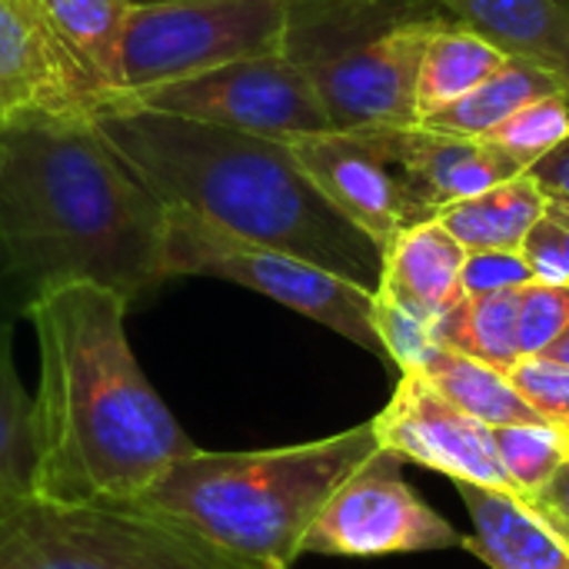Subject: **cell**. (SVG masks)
Wrapping results in <instances>:
<instances>
[{
	"label": "cell",
	"instance_id": "1",
	"mask_svg": "<svg viewBox=\"0 0 569 569\" xmlns=\"http://www.w3.org/2000/svg\"><path fill=\"white\" fill-rule=\"evenodd\" d=\"M130 307L97 283L50 287L23 303L40 350L37 497L133 503L173 460L197 450L130 347Z\"/></svg>",
	"mask_w": 569,
	"mask_h": 569
},
{
	"label": "cell",
	"instance_id": "2",
	"mask_svg": "<svg viewBox=\"0 0 569 569\" xmlns=\"http://www.w3.org/2000/svg\"><path fill=\"white\" fill-rule=\"evenodd\" d=\"M163 223L167 207L93 120L0 127V270L23 303L63 283L137 303L167 283Z\"/></svg>",
	"mask_w": 569,
	"mask_h": 569
},
{
	"label": "cell",
	"instance_id": "3",
	"mask_svg": "<svg viewBox=\"0 0 569 569\" xmlns=\"http://www.w3.org/2000/svg\"><path fill=\"white\" fill-rule=\"evenodd\" d=\"M90 120L163 207L190 210L377 293L383 247L320 193L287 140L127 103Z\"/></svg>",
	"mask_w": 569,
	"mask_h": 569
},
{
	"label": "cell",
	"instance_id": "4",
	"mask_svg": "<svg viewBox=\"0 0 569 569\" xmlns=\"http://www.w3.org/2000/svg\"><path fill=\"white\" fill-rule=\"evenodd\" d=\"M373 423L247 453L190 450L137 500L220 550L270 569L303 557V537L330 493L377 450Z\"/></svg>",
	"mask_w": 569,
	"mask_h": 569
},
{
	"label": "cell",
	"instance_id": "5",
	"mask_svg": "<svg viewBox=\"0 0 569 569\" xmlns=\"http://www.w3.org/2000/svg\"><path fill=\"white\" fill-rule=\"evenodd\" d=\"M0 569H270L240 560L143 503H0Z\"/></svg>",
	"mask_w": 569,
	"mask_h": 569
},
{
	"label": "cell",
	"instance_id": "6",
	"mask_svg": "<svg viewBox=\"0 0 569 569\" xmlns=\"http://www.w3.org/2000/svg\"><path fill=\"white\" fill-rule=\"evenodd\" d=\"M163 273L173 277H210L263 293L287 310L340 333L360 350L387 360L373 327V293L353 280L330 273L293 253L243 240L220 230L217 223L167 207L163 223Z\"/></svg>",
	"mask_w": 569,
	"mask_h": 569
},
{
	"label": "cell",
	"instance_id": "7",
	"mask_svg": "<svg viewBox=\"0 0 569 569\" xmlns=\"http://www.w3.org/2000/svg\"><path fill=\"white\" fill-rule=\"evenodd\" d=\"M287 17L290 0L133 3L123 37V93L180 80L240 57L280 53Z\"/></svg>",
	"mask_w": 569,
	"mask_h": 569
},
{
	"label": "cell",
	"instance_id": "8",
	"mask_svg": "<svg viewBox=\"0 0 569 569\" xmlns=\"http://www.w3.org/2000/svg\"><path fill=\"white\" fill-rule=\"evenodd\" d=\"M117 103L273 140L333 130L310 73L287 53L240 57L180 80L130 90L117 97L110 107Z\"/></svg>",
	"mask_w": 569,
	"mask_h": 569
},
{
	"label": "cell",
	"instance_id": "9",
	"mask_svg": "<svg viewBox=\"0 0 569 569\" xmlns=\"http://www.w3.org/2000/svg\"><path fill=\"white\" fill-rule=\"evenodd\" d=\"M450 527L403 480V460L377 447L320 507L303 537V553L320 557H393L463 547Z\"/></svg>",
	"mask_w": 569,
	"mask_h": 569
},
{
	"label": "cell",
	"instance_id": "10",
	"mask_svg": "<svg viewBox=\"0 0 569 569\" xmlns=\"http://www.w3.org/2000/svg\"><path fill=\"white\" fill-rule=\"evenodd\" d=\"M370 423L377 443L397 453L403 463L410 460L417 467L450 477L453 483L483 487L520 503L500 463L493 427L450 403L420 370L400 373L390 403Z\"/></svg>",
	"mask_w": 569,
	"mask_h": 569
},
{
	"label": "cell",
	"instance_id": "11",
	"mask_svg": "<svg viewBox=\"0 0 569 569\" xmlns=\"http://www.w3.org/2000/svg\"><path fill=\"white\" fill-rule=\"evenodd\" d=\"M450 23L443 10L413 17L333 60L307 67L333 130L417 123V73L430 37Z\"/></svg>",
	"mask_w": 569,
	"mask_h": 569
},
{
	"label": "cell",
	"instance_id": "12",
	"mask_svg": "<svg viewBox=\"0 0 569 569\" xmlns=\"http://www.w3.org/2000/svg\"><path fill=\"white\" fill-rule=\"evenodd\" d=\"M287 143L320 193L380 247L400 230L430 220L393 163H387L360 130H323Z\"/></svg>",
	"mask_w": 569,
	"mask_h": 569
},
{
	"label": "cell",
	"instance_id": "13",
	"mask_svg": "<svg viewBox=\"0 0 569 569\" xmlns=\"http://www.w3.org/2000/svg\"><path fill=\"white\" fill-rule=\"evenodd\" d=\"M357 130L387 163H393L430 220L457 200L477 197L503 180L527 173L490 137H457L423 123Z\"/></svg>",
	"mask_w": 569,
	"mask_h": 569
},
{
	"label": "cell",
	"instance_id": "14",
	"mask_svg": "<svg viewBox=\"0 0 569 569\" xmlns=\"http://www.w3.org/2000/svg\"><path fill=\"white\" fill-rule=\"evenodd\" d=\"M90 120L40 0H0V127Z\"/></svg>",
	"mask_w": 569,
	"mask_h": 569
},
{
	"label": "cell",
	"instance_id": "15",
	"mask_svg": "<svg viewBox=\"0 0 569 569\" xmlns=\"http://www.w3.org/2000/svg\"><path fill=\"white\" fill-rule=\"evenodd\" d=\"M47 27L70 63L90 117L123 93V37L133 0H40Z\"/></svg>",
	"mask_w": 569,
	"mask_h": 569
},
{
	"label": "cell",
	"instance_id": "16",
	"mask_svg": "<svg viewBox=\"0 0 569 569\" xmlns=\"http://www.w3.org/2000/svg\"><path fill=\"white\" fill-rule=\"evenodd\" d=\"M463 260L467 250L440 220L413 223L383 247V273L377 293L437 323L463 300Z\"/></svg>",
	"mask_w": 569,
	"mask_h": 569
},
{
	"label": "cell",
	"instance_id": "17",
	"mask_svg": "<svg viewBox=\"0 0 569 569\" xmlns=\"http://www.w3.org/2000/svg\"><path fill=\"white\" fill-rule=\"evenodd\" d=\"M427 13H437L430 0H290L280 53L307 70Z\"/></svg>",
	"mask_w": 569,
	"mask_h": 569
},
{
	"label": "cell",
	"instance_id": "18",
	"mask_svg": "<svg viewBox=\"0 0 569 569\" xmlns=\"http://www.w3.org/2000/svg\"><path fill=\"white\" fill-rule=\"evenodd\" d=\"M507 57L557 73L569 100V0H430Z\"/></svg>",
	"mask_w": 569,
	"mask_h": 569
},
{
	"label": "cell",
	"instance_id": "19",
	"mask_svg": "<svg viewBox=\"0 0 569 569\" xmlns=\"http://www.w3.org/2000/svg\"><path fill=\"white\" fill-rule=\"evenodd\" d=\"M473 520V537L463 550L493 569H569V550L517 500L483 487L457 483Z\"/></svg>",
	"mask_w": 569,
	"mask_h": 569
},
{
	"label": "cell",
	"instance_id": "20",
	"mask_svg": "<svg viewBox=\"0 0 569 569\" xmlns=\"http://www.w3.org/2000/svg\"><path fill=\"white\" fill-rule=\"evenodd\" d=\"M547 203H550V193L527 170L477 197L443 207L433 220H440L467 253L523 250V240L547 213Z\"/></svg>",
	"mask_w": 569,
	"mask_h": 569
},
{
	"label": "cell",
	"instance_id": "21",
	"mask_svg": "<svg viewBox=\"0 0 569 569\" xmlns=\"http://www.w3.org/2000/svg\"><path fill=\"white\" fill-rule=\"evenodd\" d=\"M567 93L563 80L530 60L507 57V63L490 73L480 87H473L457 103L423 117L420 123L440 133L457 137H490L500 123H507L517 110H523L533 100Z\"/></svg>",
	"mask_w": 569,
	"mask_h": 569
},
{
	"label": "cell",
	"instance_id": "22",
	"mask_svg": "<svg viewBox=\"0 0 569 569\" xmlns=\"http://www.w3.org/2000/svg\"><path fill=\"white\" fill-rule=\"evenodd\" d=\"M507 63V53L480 37L477 30L450 20L443 23L420 60L417 73V123L460 97H467L473 87H480L490 73H497Z\"/></svg>",
	"mask_w": 569,
	"mask_h": 569
},
{
	"label": "cell",
	"instance_id": "23",
	"mask_svg": "<svg viewBox=\"0 0 569 569\" xmlns=\"http://www.w3.org/2000/svg\"><path fill=\"white\" fill-rule=\"evenodd\" d=\"M437 343L473 357L500 373H510L520 360V290L463 297L450 313L437 320Z\"/></svg>",
	"mask_w": 569,
	"mask_h": 569
},
{
	"label": "cell",
	"instance_id": "24",
	"mask_svg": "<svg viewBox=\"0 0 569 569\" xmlns=\"http://www.w3.org/2000/svg\"><path fill=\"white\" fill-rule=\"evenodd\" d=\"M450 403L463 413L477 417L487 427H513V423H547L510 383L507 373L463 357L457 350H437L420 370Z\"/></svg>",
	"mask_w": 569,
	"mask_h": 569
},
{
	"label": "cell",
	"instance_id": "25",
	"mask_svg": "<svg viewBox=\"0 0 569 569\" xmlns=\"http://www.w3.org/2000/svg\"><path fill=\"white\" fill-rule=\"evenodd\" d=\"M33 397L13 363V323L0 317V503L33 493Z\"/></svg>",
	"mask_w": 569,
	"mask_h": 569
},
{
	"label": "cell",
	"instance_id": "26",
	"mask_svg": "<svg viewBox=\"0 0 569 569\" xmlns=\"http://www.w3.org/2000/svg\"><path fill=\"white\" fill-rule=\"evenodd\" d=\"M493 443L520 507H527L569 460V433L553 423L493 427Z\"/></svg>",
	"mask_w": 569,
	"mask_h": 569
},
{
	"label": "cell",
	"instance_id": "27",
	"mask_svg": "<svg viewBox=\"0 0 569 569\" xmlns=\"http://www.w3.org/2000/svg\"><path fill=\"white\" fill-rule=\"evenodd\" d=\"M490 140L510 153L523 170L540 163L547 153L563 147L569 140V100L567 93H553L543 100L527 103L507 123H500Z\"/></svg>",
	"mask_w": 569,
	"mask_h": 569
},
{
	"label": "cell",
	"instance_id": "28",
	"mask_svg": "<svg viewBox=\"0 0 569 569\" xmlns=\"http://www.w3.org/2000/svg\"><path fill=\"white\" fill-rule=\"evenodd\" d=\"M373 327H377L380 347L387 353V363H393L400 373L423 370L427 360L440 350L437 323L393 303L383 293H373Z\"/></svg>",
	"mask_w": 569,
	"mask_h": 569
},
{
	"label": "cell",
	"instance_id": "29",
	"mask_svg": "<svg viewBox=\"0 0 569 569\" xmlns=\"http://www.w3.org/2000/svg\"><path fill=\"white\" fill-rule=\"evenodd\" d=\"M569 327V283L533 280L520 287V350L543 357Z\"/></svg>",
	"mask_w": 569,
	"mask_h": 569
},
{
	"label": "cell",
	"instance_id": "30",
	"mask_svg": "<svg viewBox=\"0 0 569 569\" xmlns=\"http://www.w3.org/2000/svg\"><path fill=\"white\" fill-rule=\"evenodd\" d=\"M517 393L553 427L569 433V367L550 357H523L510 373Z\"/></svg>",
	"mask_w": 569,
	"mask_h": 569
},
{
	"label": "cell",
	"instance_id": "31",
	"mask_svg": "<svg viewBox=\"0 0 569 569\" xmlns=\"http://www.w3.org/2000/svg\"><path fill=\"white\" fill-rule=\"evenodd\" d=\"M523 257L530 260L537 280L569 283V200L550 197L547 213L523 240Z\"/></svg>",
	"mask_w": 569,
	"mask_h": 569
},
{
	"label": "cell",
	"instance_id": "32",
	"mask_svg": "<svg viewBox=\"0 0 569 569\" xmlns=\"http://www.w3.org/2000/svg\"><path fill=\"white\" fill-rule=\"evenodd\" d=\"M533 280H537V273H533L530 260L523 257V250H477V253H467L463 273H460L463 297L520 290V287H527Z\"/></svg>",
	"mask_w": 569,
	"mask_h": 569
},
{
	"label": "cell",
	"instance_id": "33",
	"mask_svg": "<svg viewBox=\"0 0 569 569\" xmlns=\"http://www.w3.org/2000/svg\"><path fill=\"white\" fill-rule=\"evenodd\" d=\"M527 510L569 550V460L553 473V480L527 503Z\"/></svg>",
	"mask_w": 569,
	"mask_h": 569
},
{
	"label": "cell",
	"instance_id": "34",
	"mask_svg": "<svg viewBox=\"0 0 569 569\" xmlns=\"http://www.w3.org/2000/svg\"><path fill=\"white\" fill-rule=\"evenodd\" d=\"M530 173L550 197L569 200V140L563 147H557L553 153H547L540 163H533Z\"/></svg>",
	"mask_w": 569,
	"mask_h": 569
},
{
	"label": "cell",
	"instance_id": "35",
	"mask_svg": "<svg viewBox=\"0 0 569 569\" xmlns=\"http://www.w3.org/2000/svg\"><path fill=\"white\" fill-rule=\"evenodd\" d=\"M543 357H550V360H557V363H567L569 367V327L560 333V340L543 353Z\"/></svg>",
	"mask_w": 569,
	"mask_h": 569
},
{
	"label": "cell",
	"instance_id": "36",
	"mask_svg": "<svg viewBox=\"0 0 569 569\" xmlns=\"http://www.w3.org/2000/svg\"><path fill=\"white\" fill-rule=\"evenodd\" d=\"M133 3H157V0H133Z\"/></svg>",
	"mask_w": 569,
	"mask_h": 569
}]
</instances>
